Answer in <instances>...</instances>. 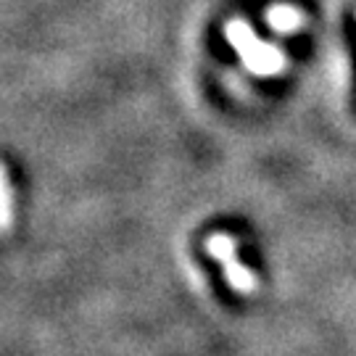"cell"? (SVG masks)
<instances>
[{
    "instance_id": "obj_1",
    "label": "cell",
    "mask_w": 356,
    "mask_h": 356,
    "mask_svg": "<svg viewBox=\"0 0 356 356\" xmlns=\"http://www.w3.org/2000/svg\"><path fill=\"white\" fill-rule=\"evenodd\" d=\"M293 22H298V16H296V11H291V8H277V11L272 13V24L285 26V32H291Z\"/></svg>"
}]
</instances>
